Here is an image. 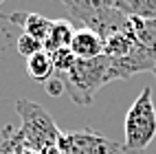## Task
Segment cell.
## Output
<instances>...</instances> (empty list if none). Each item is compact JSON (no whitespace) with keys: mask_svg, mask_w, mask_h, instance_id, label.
Masks as SVG:
<instances>
[{"mask_svg":"<svg viewBox=\"0 0 156 154\" xmlns=\"http://www.w3.org/2000/svg\"><path fill=\"white\" fill-rule=\"evenodd\" d=\"M16 112L20 117V128H16V134L22 148L40 154L48 145L57 143L62 130L57 128V123L53 121L51 112L44 106L29 101V99H18Z\"/></svg>","mask_w":156,"mask_h":154,"instance_id":"cell-2","label":"cell"},{"mask_svg":"<svg viewBox=\"0 0 156 154\" xmlns=\"http://www.w3.org/2000/svg\"><path fill=\"white\" fill-rule=\"evenodd\" d=\"M16 48H18V53L22 55V57L29 59L31 55H35V53H40V51H44V44L40 42V40H35V38L22 33V35L16 40Z\"/></svg>","mask_w":156,"mask_h":154,"instance_id":"cell-12","label":"cell"},{"mask_svg":"<svg viewBox=\"0 0 156 154\" xmlns=\"http://www.w3.org/2000/svg\"><path fill=\"white\" fill-rule=\"evenodd\" d=\"M68 9L70 22H79L84 29H90L103 38L123 29L130 18L114 9L112 0H59Z\"/></svg>","mask_w":156,"mask_h":154,"instance_id":"cell-4","label":"cell"},{"mask_svg":"<svg viewBox=\"0 0 156 154\" xmlns=\"http://www.w3.org/2000/svg\"><path fill=\"white\" fill-rule=\"evenodd\" d=\"M156 137V106L152 88L145 86L126 115L121 154H143Z\"/></svg>","mask_w":156,"mask_h":154,"instance_id":"cell-3","label":"cell"},{"mask_svg":"<svg viewBox=\"0 0 156 154\" xmlns=\"http://www.w3.org/2000/svg\"><path fill=\"white\" fill-rule=\"evenodd\" d=\"M75 27H73L70 20H53L51 31L44 40V51L46 53H55V51L68 48L73 42V35H75Z\"/></svg>","mask_w":156,"mask_h":154,"instance_id":"cell-9","label":"cell"},{"mask_svg":"<svg viewBox=\"0 0 156 154\" xmlns=\"http://www.w3.org/2000/svg\"><path fill=\"white\" fill-rule=\"evenodd\" d=\"M51 57H53L55 75H59V73H66V70L73 66V62L77 59L75 55L70 53V48H62V51H55V53H51Z\"/></svg>","mask_w":156,"mask_h":154,"instance_id":"cell-14","label":"cell"},{"mask_svg":"<svg viewBox=\"0 0 156 154\" xmlns=\"http://www.w3.org/2000/svg\"><path fill=\"white\" fill-rule=\"evenodd\" d=\"M68 48L77 59H95V57L103 55V40L95 31L79 27L75 31V35H73V42Z\"/></svg>","mask_w":156,"mask_h":154,"instance_id":"cell-6","label":"cell"},{"mask_svg":"<svg viewBox=\"0 0 156 154\" xmlns=\"http://www.w3.org/2000/svg\"><path fill=\"white\" fill-rule=\"evenodd\" d=\"M7 20H11L13 24H18L20 29H22V33L40 40L42 44H44L46 35H48V31H51V24H53V20H48V18L40 16V13H31V11H27V13H22V11L11 13V16H7Z\"/></svg>","mask_w":156,"mask_h":154,"instance_id":"cell-7","label":"cell"},{"mask_svg":"<svg viewBox=\"0 0 156 154\" xmlns=\"http://www.w3.org/2000/svg\"><path fill=\"white\" fill-rule=\"evenodd\" d=\"M20 145L18 134H16V128L13 126H5L2 132H0V154H13Z\"/></svg>","mask_w":156,"mask_h":154,"instance_id":"cell-13","label":"cell"},{"mask_svg":"<svg viewBox=\"0 0 156 154\" xmlns=\"http://www.w3.org/2000/svg\"><path fill=\"white\" fill-rule=\"evenodd\" d=\"M27 75L33 79V81L46 84V81L55 75V66H53V57H51V53L40 51V53L31 55L27 59Z\"/></svg>","mask_w":156,"mask_h":154,"instance_id":"cell-10","label":"cell"},{"mask_svg":"<svg viewBox=\"0 0 156 154\" xmlns=\"http://www.w3.org/2000/svg\"><path fill=\"white\" fill-rule=\"evenodd\" d=\"M64 81L66 95L77 106H90L95 95L110 81V59L99 55L95 59H75L66 73L57 75Z\"/></svg>","mask_w":156,"mask_h":154,"instance_id":"cell-1","label":"cell"},{"mask_svg":"<svg viewBox=\"0 0 156 154\" xmlns=\"http://www.w3.org/2000/svg\"><path fill=\"white\" fill-rule=\"evenodd\" d=\"M70 134L68 154H121V143L99 134L92 128H81Z\"/></svg>","mask_w":156,"mask_h":154,"instance_id":"cell-5","label":"cell"},{"mask_svg":"<svg viewBox=\"0 0 156 154\" xmlns=\"http://www.w3.org/2000/svg\"><path fill=\"white\" fill-rule=\"evenodd\" d=\"M44 88H46V92L51 97H59V95H66V88H64V81H62L57 75H53L46 84H44Z\"/></svg>","mask_w":156,"mask_h":154,"instance_id":"cell-15","label":"cell"},{"mask_svg":"<svg viewBox=\"0 0 156 154\" xmlns=\"http://www.w3.org/2000/svg\"><path fill=\"white\" fill-rule=\"evenodd\" d=\"M132 31L136 35L139 44L145 48L150 62H152V75L156 77V18L143 20V18H130Z\"/></svg>","mask_w":156,"mask_h":154,"instance_id":"cell-8","label":"cell"},{"mask_svg":"<svg viewBox=\"0 0 156 154\" xmlns=\"http://www.w3.org/2000/svg\"><path fill=\"white\" fill-rule=\"evenodd\" d=\"M114 9L128 18H156V0H112Z\"/></svg>","mask_w":156,"mask_h":154,"instance_id":"cell-11","label":"cell"},{"mask_svg":"<svg viewBox=\"0 0 156 154\" xmlns=\"http://www.w3.org/2000/svg\"><path fill=\"white\" fill-rule=\"evenodd\" d=\"M2 2H5V0H0V5H2Z\"/></svg>","mask_w":156,"mask_h":154,"instance_id":"cell-16","label":"cell"}]
</instances>
